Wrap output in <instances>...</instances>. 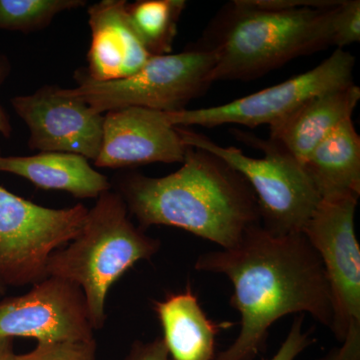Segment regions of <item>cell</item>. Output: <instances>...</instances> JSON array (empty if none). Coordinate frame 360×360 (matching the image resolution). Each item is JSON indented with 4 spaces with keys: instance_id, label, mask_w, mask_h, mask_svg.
Wrapping results in <instances>:
<instances>
[{
    "instance_id": "1",
    "label": "cell",
    "mask_w": 360,
    "mask_h": 360,
    "mask_svg": "<svg viewBox=\"0 0 360 360\" xmlns=\"http://www.w3.org/2000/svg\"><path fill=\"white\" fill-rule=\"evenodd\" d=\"M195 269L231 281V305L241 317L238 338L213 360H255L272 324L288 314H309L322 326H333L326 269L303 233L274 236L255 225L233 248L202 253Z\"/></svg>"
},
{
    "instance_id": "2",
    "label": "cell",
    "mask_w": 360,
    "mask_h": 360,
    "mask_svg": "<svg viewBox=\"0 0 360 360\" xmlns=\"http://www.w3.org/2000/svg\"><path fill=\"white\" fill-rule=\"evenodd\" d=\"M181 165L167 176L130 174L120 181V195L142 229L176 227L227 250L260 224L252 189L224 161L187 146Z\"/></svg>"
},
{
    "instance_id": "3",
    "label": "cell",
    "mask_w": 360,
    "mask_h": 360,
    "mask_svg": "<svg viewBox=\"0 0 360 360\" xmlns=\"http://www.w3.org/2000/svg\"><path fill=\"white\" fill-rule=\"evenodd\" d=\"M341 2V0H340ZM267 11L229 2L212 21L200 46L214 51L210 84L262 77L300 56L333 46L336 7Z\"/></svg>"
},
{
    "instance_id": "4",
    "label": "cell",
    "mask_w": 360,
    "mask_h": 360,
    "mask_svg": "<svg viewBox=\"0 0 360 360\" xmlns=\"http://www.w3.org/2000/svg\"><path fill=\"white\" fill-rule=\"evenodd\" d=\"M160 248L158 239L132 224L120 193L108 191L89 210L77 238L68 248L52 253L47 277L78 286L84 292L92 328H103L111 286L135 264L151 259Z\"/></svg>"
},
{
    "instance_id": "5",
    "label": "cell",
    "mask_w": 360,
    "mask_h": 360,
    "mask_svg": "<svg viewBox=\"0 0 360 360\" xmlns=\"http://www.w3.org/2000/svg\"><path fill=\"white\" fill-rule=\"evenodd\" d=\"M177 129L186 146L212 153L245 179L257 198L260 225L265 231L274 236L302 233L321 198L297 161L267 139L239 130H234L236 137L260 149L262 158H250L234 146H219L193 130Z\"/></svg>"
},
{
    "instance_id": "6",
    "label": "cell",
    "mask_w": 360,
    "mask_h": 360,
    "mask_svg": "<svg viewBox=\"0 0 360 360\" xmlns=\"http://www.w3.org/2000/svg\"><path fill=\"white\" fill-rule=\"evenodd\" d=\"M215 63L214 51L198 45L180 53L151 56L141 70L123 79L97 82L82 73L77 86L66 91L101 115L125 108L175 112L186 110L187 104L212 85L208 78Z\"/></svg>"
},
{
    "instance_id": "7",
    "label": "cell",
    "mask_w": 360,
    "mask_h": 360,
    "mask_svg": "<svg viewBox=\"0 0 360 360\" xmlns=\"http://www.w3.org/2000/svg\"><path fill=\"white\" fill-rule=\"evenodd\" d=\"M87 212L82 205L44 207L0 186V281L22 288L46 278L49 257L77 238Z\"/></svg>"
},
{
    "instance_id": "8",
    "label": "cell",
    "mask_w": 360,
    "mask_h": 360,
    "mask_svg": "<svg viewBox=\"0 0 360 360\" xmlns=\"http://www.w3.org/2000/svg\"><path fill=\"white\" fill-rule=\"evenodd\" d=\"M359 198L321 200L302 233L319 252L333 300L330 330L340 347L360 354V248L354 229Z\"/></svg>"
},
{
    "instance_id": "9",
    "label": "cell",
    "mask_w": 360,
    "mask_h": 360,
    "mask_svg": "<svg viewBox=\"0 0 360 360\" xmlns=\"http://www.w3.org/2000/svg\"><path fill=\"white\" fill-rule=\"evenodd\" d=\"M355 58L345 49H335L329 58L302 75L231 103L212 108L165 112L174 127H215L239 124L257 127L283 120L309 98L354 84Z\"/></svg>"
},
{
    "instance_id": "10",
    "label": "cell",
    "mask_w": 360,
    "mask_h": 360,
    "mask_svg": "<svg viewBox=\"0 0 360 360\" xmlns=\"http://www.w3.org/2000/svg\"><path fill=\"white\" fill-rule=\"evenodd\" d=\"M94 330L84 292L61 279L46 277L25 295L0 300V338L89 340Z\"/></svg>"
},
{
    "instance_id": "11",
    "label": "cell",
    "mask_w": 360,
    "mask_h": 360,
    "mask_svg": "<svg viewBox=\"0 0 360 360\" xmlns=\"http://www.w3.org/2000/svg\"><path fill=\"white\" fill-rule=\"evenodd\" d=\"M13 110L30 129V148L96 160L103 141L104 115L66 89L45 85L14 97Z\"/></svg>"
},
{
    "instance_id": "12",
    "label": "cell",
    "mask_w": 360,
    "mask_h": 360,
    "mask_svg": "<svg viewBox=\"0 0 360 360\" xmlns=\"http://www.w3.org/2000/svg\"><path fill=\"white\" fill-rule=\"evenodd\" d=\"M187 146L165 112L125 108L104 115L98 167L123 168L150 163H182Z\"/></svg>"
},
{
    "instance_id": "13",
    "label": "cell",
    "mask_w": 360,
    "mask_h": 360,
    "mask_svg": "<svg viewBox=\"0 0 360 360\" xmlns=\"http://www.w3.org/2000/svg\"><path fill=\"white\" fill-rule=\"evenodd\" d=\"M124 0H103L89 8L91 44L89 51V79L113 82L134 75L151 54L130 25Z\"/></svg>"
},
{
    "instance_id": "14",
    "label": "cell",
    "mask_w": 360,
    "mask_h": 360,
    "mask_svg": "<svg viewBox=\"0 0 360 360\" xmlns=\"http://www.w3.org/2000/svg\"><path fill=\"white\" fill-rule=\"evenodd\" d=\"M359 101L360 89L355 84L311 97L270 125L267 141L303 165L333 130L352 120Z\"/></svg>"
},
{
    "instance_id": "15",
    "label": "cell",
    "mask_w": 360,
    "mask_h": 360,
    "mask_svg": "<svg viewBox=\"0 0 360 360\" xmlns=\"http://www.w3.org/2000/svg\"><path fill=\"white\" fill-rule=\"evenodd\" d=\"M0 172L18 175L39 188L66 191L77 198H98L111 186L108 177L90 167L89 160L73 153L0 155Z\"/></svg>"
},
{
    "instance_id": "16",
    "label": "cell",
    "mask_w": 360,
    "mask_h": 360,
    "mask_svg": "<svg viewBox=\"0 0 360 360\" xmlns=\"http://www.w3.org/2000/svg\"><path fill=\"white\" fill-rule=\"evenodd\" d=\"M170 360H213L219 326L201 309L191 286L153 302Z\"/></svg>"
},
{
    "instance_id": "17",
    "label": "cell",
    "mask_w": 360,
    "mask_h": 360,
    "mask_svg": "<svg viewBox=\"0 0 360 360\" xmlns=\"http://www.w3.org/2000/svg\"><path fill=\"white\" fill-rule=\"evenodd\" d=\"M321 200L360 195V137L348 120L302 165Z\"/></svg>"
},
{
    "instance_id": "18",
    "label": "cell",
    "mask_w": 360,
    "mask_h": 360,
    "mask_svg": "<svg viewBox=\"0 0 360 360\" xmlns=\"http://www.w3.org/2000/svg\"><path fill=\"white\" fill-rule=\"evenodd\" d=\"M184 0H139L127 4L130 25L151 56L172 53Z\"/></svg>"
},
{
    "instance_id": "19",
    "label": "cell",
    "mask_w": 360,
    "mask_h": 360,
    "mask_svg": "<svg viewBox=\"0 0 360 360\" xmlns=\"http://www.w3.org/2000/svg\"><path fill=\"white\" fill-rule=\"evenodd\" d=\"M84 4V0H0V30L25 33L44 30L54 16Z\"/></svg>"
},
{
    "instance_id": "20",
    "label": "cell",
    "mask_w": 360,
    "mask_h": 360,
    "mask_svg": "<svg viewBox=\"0 0 360 360\" xmlns=\"http://www.w3.org/2000/svg\"><path fill=\"white\" fill-rule=\"evenodd\" d=\"M96 340L46 341L37 342L28 354L18 355L16 360H96Z\"/></svg>"
},
{
    "instance_id": "21",
    "label": "cell",
    "mask_w": 360,
    "mask_h": 360,
    "mask_svg": "<svg viewBox=\"0 0 360 360\" xmlns=\"http://www.w3.org/2000/svg\"><path fill=\"white\" fill-rule=\"evenodd\" d=\"M360 40V1L341 0L333 20V46L345 49Z\"/></svg>"
},
{
    "instance_id": "22",
    "label": "cell",
    "mask_w": 360,
    "mask_h": 360,
    "mask_svg": "<svg viewBox=\"0 0 360 360\" xmlns=\"http://www.w3.org/2000/svg\"><path fill=\"white\" fill-rule=\"evenodd\" d=\"M303 314L295 317L283 345L269 360H295L305 348L314 342L309 331L303 330Z\"/></svg>"
},
{
    "instance_id": "23",
    "label": "cell",
    "mask_w": 360,
    "mask_h": 360,
    "mask_svg": "<svg viewBox=\"0 0 360 360\" xmlns=\"http://www.w3.org/2000/svg\"><path fill=\"white\" fill-rule=\"evenodd\" d=\"M246 4L267 11H296L303 8H329L340 0H245Z\"/></svg>"
},
{
    "instance_id": "24",
    "label": "cell",
    "mask_w": 360,
    "mask_h": 360,
    "mask_svg": "<svg viewBox=\"0 0 360 360\" xmlns=\"http://www.w3.org/2000/svg\"><path fill=\"white\" fill-rule=\"evenodd\" d=\"M125 360H170L162 338H156L150 342L137 341L132 345L129 356Z\"/></svg>"
},
{
    "instance_id": "25",
    "label": "cell",
    "mask_w": 360,
    "mask_h": 360,
    "mask_svg": "<svg viewBox=\"0 0 360 360\" xmlns=\"http://www.w3.org/2000/svg\"><path fill=\"white\" fill-rule=\"evenodd\" d=\"M9 63L4 56H0V84L4 82L7 75H8ZM13 132V127H11V122H9L8 116H7L6 111L0 106V134L4 136L9 137Z\"/></svg>"
},
{
    "instance_id": "26",
    "label": "cell",
    "mask_w": 360,
    "mask_h": 360,
    "mask_svg": "<svg viewBox=\"0 0 360 360\" xmlns=\"http://www.w3.org/2000/svg\"><path fill=\"white\" fill-rule=\"evenodd\" d=\"M14 352L13 338H0V360H16Z\"/></svg>"
},
{
    "instance_id": "27",
    "label": "cell",
    "mask_w": 360,
    "mask_h": 360,
    "mask_svg": "<svg viewBox=\"0 0 360 360\" xmlns=\"http://www.w3.org/2000/svg\"><path fill=\"white\" fill-rule=\"evenodd\" d=\"M7 288L6 285H4V283H2L1 281H0V300H2V297H4V295H6Z\"/></svg>"
}]
</instances>
